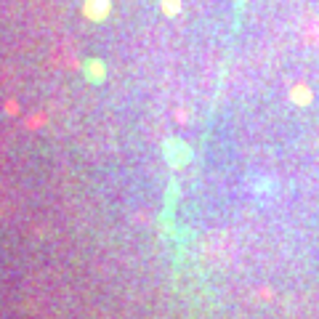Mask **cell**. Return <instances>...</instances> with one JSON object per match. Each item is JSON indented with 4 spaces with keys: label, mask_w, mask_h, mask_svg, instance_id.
Returning a JSON list of instances; mask_svg holds the SVG:
<instances>
[{
    "label": "cell",
    "mask_w": 319,
    "mask_h": 319,
    "mask_svg": "<svg viewBox=\"0 0 319 319\" xmlns=\"http://www.w3.org/2000/svg\"><path fill=\"white\" fill-rule=\"evenodd\" d=\"M165 152H168V163H171L173 168H181L189 163V146H186L181 138H168L165 141Z\"/></svg>",
    "instance_id": "cell-1"
},
{
    "label": "cell",
    "mask_w": 319,
    "mask_h": 319,
    "mask_svg": "<svg viewBox=\"0 0 319 319\" xmlns=\"http://www.w3.org/2000/svg\"><path fill=\"white\" fill-rule=\"evenodd\" d=\"M83 11H86V16L93 19V22H104L107 14H109V0H86Z\"/></svg>",
    "instance_id": "cell-2"
},
{
    "label": "cell",
    "mask_w": 319,
    "mask_h": 319,
    "mask_svg": "<svg viewBox=\"0 0 319 319\" xmlns=\"http://www.w3.org/2000/svg\"><path fill=\"white\" fill-rule=\"evenodd\" d=\"M86 74H88L91 83H101V80L107 77L104 64H101V61H88V64H86Z\"/></svg>",
    "instance_id": "cell-3"
},
{
    "label": "cell",
    "mask_w": 319,
    "mask_h": 319,
    "mask_svg": "<svg viewBox=\"0 0 319 319\" xmlns=\"http://www.w3.org/2000/svg\"><path fill=\"white\" fill-rule=\"evenodd\" d=\"M290 99H293L295 104H308V101H311V91L306 86H298V88L290 91Z\"/></svg>",
    "instance_id": "cell-4"
},
{
    "label": "cell",
    "mask_w": 319,
    "mask_h": 319,
    "mask_svg": "<svg viewBox=\"0 0 319 319\" xmlns=\"http://www.w3.org/2000/svg\"><path fill=\"white\" fill-rule=\"evenodd\" d=\"M178 11H181V3H178V0H163V14L165 16H176Z\"/></svg>",
    "instance_id": "cell-5"
}]
</instances>
